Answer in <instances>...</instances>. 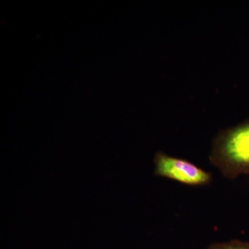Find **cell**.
I'll list each match as a JSON object with an SVG mask.
<instances>
[{"label": "cell", "mask_w": 249, "mask_h": 249, "mask_svg": "<svg viewBox=\"0 0 249 249\" xmlns=\"http://www.w3.org/2000/svg\"><path fill=\"white\" fill-rule=\"evenodd\" d=\"M209 160L229 179L249 175V120L219 132Z\"/></svg>", "instance_id": "6da1fadb"}, {"label": "cell", "mask_w": 249, "mask_h": 249, "mask_svg": "<svg viewBox=\"0 0 249 249\" xmlns=\"http://www.w3.org/2000/svg\"><path fill=\"white\" fill-rule=\"evenodd\" d=\"M155 175L189 186H204L212 180V175L188 160L158 152L154 159Z\"/></svg>", "instance_id": "7a4b0ae2"}, {"label": "cell", "mask_w": 249, "mask_h": 249, "mask_svg": "<svg viewBox=\"0 0 249 249\" xmlns=\"http://www.w3.org/2000/svg\"><path fill=\"white\" fill-rule=\"evenodd\" d=\"M207 249H249V242L237 240L217 242L210 245Z\"/></svg>", "instance_id": "3957f363"}]
</instances>
